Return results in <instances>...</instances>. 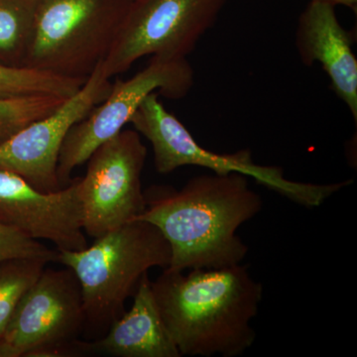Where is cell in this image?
Here are the masks:
<instances>
[{
	"mask_svg": "<svg viewBox=\"0 0 357 357\" xmlns=\"http://www.w3.org/2000/svg\"><path fill=\"white\" fill-rule=\"evenodd\" d=\"M137 220L158 227L171 248L166 270L217 269L241 264L248 246L237 236L263 208L260 195L238 173L204 174L180 190L152 185Z\"/></svg>",
	"mask_w": 357,
	"mask_h": 357,
	"instance_id": "obj_1",
	"label": "cell"
},
{
	"mask_svg": "<svg viewBox=\"0 0 357 357\" xmlns=\"http://www.w3.org/2000/svg\"><path fill=\"white\" fill-rule=\"evenodd\" d=\"M152 291L181 356L236 357L255 344L251 321L259 312L263 286L248 265L163 269Z\"/></svg>",
	"mask_w": 357,
	"mask_h": 357,
	"instance_id": "obj_2",
	"label": "cell"
},
{
	"mask_svg": "<svg viewBox=\"0 0 357 357\" xmlns=\"http://www.w3.org/2000/svg\"><path fill=\"white\" fill-rule=\"evenodd\" d=\"M95 239L83 250L59 251L58 263L70 268L81 286L84 328L105 335L126 312L142 277L152 268L169 266L171 248L158 227L142 220Z\"/></svg>",
	"mask_w": 357,
	"mask_h": 357,
	"instance_id": "obj_3",
	"label": "cell"
},
{
	"mask_svg": "<svg viewBox=\"0 0 357 357\" xmlns=\"http://www.w3.org/2000/svg\"><path fill=\"white\" fill-rule=\"evenodd\" d=\"M131 0H35L24 67L86 79L102 64Z\"/></svg>",
	"mask_w": 357,
	"mask_h": 357,
	"instance_id": "obj_4",
	"label": "cell"
},
{
	"mask_svg": "<svg viewBox=\"0 0 357 357\" xmlns=\"http://www.w3.org/2000/svg\"><path fill=\"white\" fill-rule=\"evenodd\" d=\"M159 93L147 96L130 123L153 149L154 165L160 174L172 173L184 166H197L215 174L238 173L267 189L306 208H317L354 180L332 184H312L289 180L283 169L256 164L249 149L234 153H215L199 145L184 124L166 109Z\"/></svg>",
	"mask_w": 357,
	"mask_h": 357,
	"instance_id": "obj_5",
	"label": "cell"
},
{
	"mask_svg": "<svg viewBox=\"0 0 357 357\" xmlns=\"http://www.w3.org/2000/svg\"><path fill=\"white\" fill-rule=\"evenodd\" d=\"M84 328L81 286L66 267L47 265L23 296L0 337V357L84 356L79 333Z\"/></svg>",
	"mask_w": 357,
	"mask_h": 357,
	"instance_id": "obj_6",
	"label": "cell"
},
{
	"mask_svg": "<svg viewBox=\"0 0 357 357\" xmlns=\"http://www.w3.org/2000/svg\"><path fill=\"white\" fill-rule=\"evenodd\" d=\"M229 0H131L109 55L105 76L123 74L146 56L187 58Z\"/></svg>",
	"mask_w": 357,
	"mask_h": 357,
	"instance_id": "obj_7",
	"label": "cell"
},
{
	"mask_svg": "<svg viewBox=\"0 0 357 357\" xmlns=\"http://www.w3.org/2000/svg\"><path fill=\"white\" fill-rule=\"evenodd\" d=\"M194 84V70L187 58L151 57L149 64L130 79H116L105 100L66 136L58 163L61 185L67 187L75 169L86 163L100 145L121 132L148 96L157 91L169 100H181Z\"/></svg>",
	"mask_w": 357,
	"mask_h": 357,
	"instance_id": "obj_8",
	"label": "cell"
},
{
	"mask_svg": "<svg viewBox=\"0 0 357 357\" xmlns=\"http://www.w3.org/2000/svg\"><path fill=\"white\" fill-rule=\"evenodd\" d=\"M146 158L140 134L124 128L91 155L86 175L79 178L84 234L96 238L142 215Z\"/></svg>",
	"mask_w": 357,
	"mask_h": 357,
	"instance_id": "obj_9",
	"label": "cell"
},
{
	"mask_svg": "<svg viewBox=\"0 0 357 357\" xmlns=\"http://www.w3.org/2000/svg\"><path fill=\"white\" fill-rule=\"evenodd\" d=\"M112 84L103 73L102 63L57 110L0 143V170L17 174L39 191L63 189L58 178V163L66 136L105 100Z\"/></svg>",
	"mask_w": 357,
	"mask_h": 357,
	"instance_id": "obj_10",
	"label": "cell"
},
{
	"mask_svg": "<svg viewBox=\"0 0 357 357\" xmlns=\"http://www.w3.org/2000/svg\"><path fill=\"white\" fill-rule=\"evenodd\" d=\"M0 222L58 251L88 248L83 227L79 178L59 191L45 192L17 174L0 170Z\"/></svg>",
	"mask_w": 357,
	"mask_h": 357,
	"instance_id": "obj_11",
	"label": "cell"
},
{
	"mask_svg": "<svg viewBox=\"0 0 357 357\" xmlns=\"http://www.w3.org/2000/svg\"><path fill=\"white\" fill-rule=\"evenodd\" d=\"M335 6L310 1L301 13L296 30V49L303 64L319 63L328 75L331 88L357 121V59L356 35L338 20Z\"/></svg>",
	"mask_w": 357,
	"mask_h": 357,
	"instance_id": "obj_12",
	"label": "cell"
},
{
	"mask_svg": "<svg viewBox=\"0 0 357 357\" xmlns=\"http://www.w3.org/2000/svg\"><path fill=\"white\" fill-rule=\"evenodd\" d=\"M128 312L112 324L107 332L93 342H84V356L114 357H181L160 314L151 280L141 279Z\"/></svg>",
	"mask_w": 357,
	"mask_h": 357,
	"instance_id": "obj_13",
	"label": "cell"
},
{
	"mask_svg": "<svg viewBox=\"0 0 357 357\" xmlns=\"http://www.w3.org/2000/svg\"><path fill=\"white\" fill-rule=\"evenodd\" d=\"M86 79L57 76L32 68L0 64V98L33 96L70 98Z\"/></svg>",
	"mask_w": 357,
	"mask_h": 357,
	"instance_id": "obj_14",
	"label": "cell"
},
{
	"mask_svg": "<svg viewBox=\"0 0 357 357\" xmlns=\"http://www.w3.org/2000/svg\"><path fill=\"white\" fill-rule=\"evenodd\" d=\"M35 0H0V64L24 67Z\"/></svg>",
	"mask_w": 357,
	"mask_h": 357,
	"instance_id": "obj_15",
	"label": "cell"
},
{
	"mask_svg": "<svg viewBox=\"0 0 357 357\" xmlns=\"http://www.w3.org/2000/svg\"><path fill=\"white\" fill-rule=\"evenodd\" d=\"M49 264L50 263L41 259H13L0 262V337L20 300Z\"/></svg>",
	"mask_w": 357,
	"mask_h": 357,
	"instance_id": "obj_16",
	"label": "cell"
},
{
	"mask_svg": "<svg viewBox=\"0 0 357 357\" xmlns=\"http://www.w3.org/2000/svg\"><path fill=\"white\" fill-rule=\"evenodd\" d=\"M68 98L51 96L0 98V143L57 110Z\"/></svg>",
	"mask_w": 357,
	"mask_h": 357,
	"instance_id": "obj_17",
	"label": "cell"
},
{
	"mask_svg": "<svg viewBox=\"0 0 357 357\" xmlns=\"http://www.w3.org/2000/svg\"><path fill=\"white\" fill-rule=\"evenodd\" d=\"M59 251L36 239L30 238L20 230L0 222V262L13 259H41L58 263Z\"/></svg>",
	"mask_w": 357,
	"mask_h": 357,
	"instance_id": "obj_18",
	"label": "cell"
},
{
	"mask_svg": "<svg viewBox=\"0 0 357 357\" xmlns=\"http://www.w3.org/2000/svg\"><path fill=\"white\" fill-rule=\"evenodd\" d=\"M310 1L325 2V3H330L335 6H347L356 13L357 0H310Z\"/></svg>",
	"mask_w": 357,
	"mask_h": 357,
	"instance_id": "obj_19",
	"label": "cell"
}]
</instances>
